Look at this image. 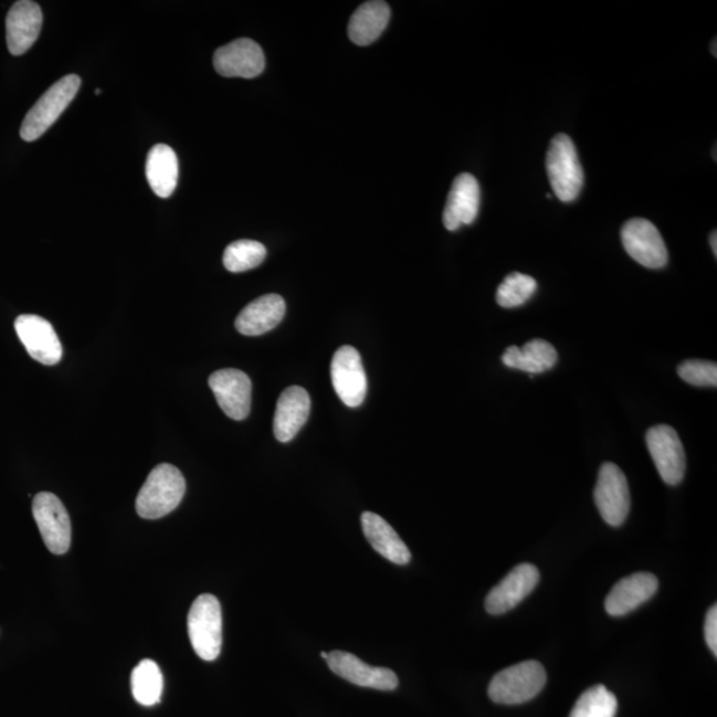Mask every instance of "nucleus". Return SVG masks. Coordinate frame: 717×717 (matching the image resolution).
<instances>
[{"label": "nucleus", "mask_w": 717, "mask_h": 717, "mask_svg": "<svg viewBox=\"0 0 717 717\" xmlns=\"http://www.w3.org/2000/svg\"><path fill=\"white\" fill-rule=\"evenodd\" d=\"M482 202V189L475 176L462 173L452 183L446 200L443 222L450 232H456L463 225H471L478 215Z\"/></svg>", "instance_id": "17"}, {"label": "nucleus", "mask_w": 717, "mask_h": 717, "mask_svg": "<svg viewBox=\"0 0 717 717\" xmlns=\"http://www.w3.org/2000/svg\"><path fill=\"white\" fill-rule=\"evenodd\" d=\"M335 392L347 407L363 404L367 394V377L360 354L352 346L340 347L331 363Z\"/></svg>", "instance_id": "10"}, {"label": "nucleus", "mask_w": 717, "mask_h": 717, "mask_svg": "<svg viewBox=\"0 0 717 717\" xmlns=\"http://www.w3.org/2000/svg\"><path fill=\"white\" fill-rule=\"evenodd\" d=\"M704 635H706V642L714 655L717 656V608L713 607L709 609L706 616V623H704Z\"/></svg>", "instance_id": "30"}, {"label": "nucleus", "mask_w": 717, "mask_h": 717, "mask_svg": "<svg viewBox=\"0 0 717 717\" xmlns=\"http://www.w3.org/2000/svg\"><path fill=\"white\" fill-rule=\"evenodd\" d=\"M361 528L367 541L381 557L394 565L410 563L412 558L410 549L383 517L365 512L361 515Z\"/></svg>", "instance_id": "21"}, {"label": "nucleus", "mask_w": 717, "mask_h": 717, "mask_svg": "<svg viewBox=\"0 0 717 717\" xmlns=\"http://www.w3.org/2000/svg\"><path fill=\"white\" fill-rule=\"evenodd\" d=\"M677 375L695 387H716L717 366L715 361L690 359L677 367Z\"/></svg>", "instance_id": "29"}, {"label": "nucleus", "mask_w": 717, "mask_h": 717, "mask_svg": "<svg viewBox=\"0 0 717 717\" xmlns=\"http://www.w3.org/2000/svg\"><path fill=\"white\" fill-rule=\"evenodd\" d=\"M15 331L30 357L44 366H55L63 357V347L55 328L39 315L24 314L15 320Z\"/></svg>", "instance_id": "11"}, {"label": "nucleus", "mask_w": 717, "mask_h": 717, "mask_svg": "<svg viewBox=\"0 0 717 717\" xmlns=\"http://www.w3.org/2000/svg\"><path fill=\"white\" fill-rule=\"evenodd\" d=\"M286 314L285 299L278 294H267L249 304L235 319V328L246 337L272 331Z\"/></svg>", "instance_id": "20"}, {"label": "nucleus", "mask_w": 717, "mask_h": 717, "mask_svg": "<svg viewBox=\"0 0 717 717\" xmlns=\"http://www.w3.org/2000/svg\"><path fill=\"white\" fill-rule=\"evenodd\" d=\"M32 515L52 555H65L71 546V519L61 499L49 492L39 493L32 503Z\"/></svg>", "instance_id": "7"}, {"label": "nucleus", "mask_w": 717, "mask_h": 717, "mask_svg": "<svg viewBox=\"0 0 717 717\" xmlns=\"http://www.w3.org/2000/svg\"><path fill=\"white\" fill-rule=\"evenodd\" d=\"M164 677L159 664L146 660L137 664L131 673V694L138 704L152 707L161 699Z\"/></svg>", "instance_id": "25"}, {"label": "nucleus", "mask_w": 717, "mask_h": 717, "mask_svg": "<svg viewBox=\"0 0 717 717\" xmlns=\"http://www.w3.org/2000/svg\"><path fill=\"white\" fill-rule=\"evenodd\" d=\"M266 247L262 243L240 240L229 245L223 253V265L230 273H243L259 267L266 259Z\"/></svg>", "instance_id": "26"}, {"label": "nucleus", "mask_w": 717, "mask_h": 717, "mask_svg": "<svg viewBox=\"0 0 717 717\" xmlns=\"http://www.w3.org/2000/svg\"><path fill=\"white\" fill-rule=\"evenodd\" d=\"M217 403L230 419L241 421L249 417L252 408V380L245 372L226 368L209 378Z\"/></svg>", "instance_id": "12"}, {"label": "nucleus", "mask_w": 717, "mask_h": 717, "mask_svg": "<svg viewBox=\"0 0 717 717\" xmlns=\"http://www.w3.org/2000/svg\"><path fill=\"white\" fill-rule=\"evenodd\" d=\"M558 352L549 341L533 339L524 347L510 346L503 355V363L515 370L542 373L557 365Z\"/></svg>", "instance_id": "24"}, {"label": "nucleus", "mask_w": 717, "mask_h": 717, "mask_svg": "<svg viewBox=\"0 0 717 717\" xmlns=\"http://www.w3.org/2000/svg\"><path fill=\"white\" fill-rule=\"evenodd\" d=\"M328 667L334 674L344 677L355 686L379 690H393L399 686L397 674L390 668L372 667L361 662L358 656L345 651H333L326 657Z\"/></svg>", "instance_id": "13"}, {"label": "nucleus", "mask_w": 717, "mask_h": 717, "mask_svg": "<svg viewBox=\"0 0 717 717\" xmlns=\"http://www.w3.org/2000/svg\"><path fill=\"white\" fill-rule=\"evenodd\" d=\"M538 582L539 571L536 566L530 563L516 566L486 597V611L492 615L508 613L536 589Z\"/></svg>", "instance_id": "14"}, {"label": "nucleus", "mask_w": 717, "mask_h": 717, "mask_svg": "<svg viewBox=\"0 0 717 717\" xmlns=\"http://www.w3.org/2000/svg\"><path fill=\"white\" fill-rule=\"evenodd\" d=\"M390 6L380 0L359 6L348 23V38L361 48L378 41L390 22Z\"/></svg>", "instance_id": "22"}, {"label": "nucleus", "mask_w": 717, "mask_h": 717, "mask_svg": "<svg viewBox=\"0 0 717 717\" xmlns=\"http://www.w3.org/2000/svg\"><path fill=\"white\" fill-rule=\"evenodd\" d=\"M187 483L180 470L160 464L150 472L136 498L137 515L146 519L166 517L182 502Z\"/></svg>", "instance_id": "1"}, {"label": "nucleus", "mask_w": 717, "mask_h": 717, "mask_svg": "<svg viewBox=\"0 0 717 717\" xmlns=\"http://www.w3.org/2000/svg\"><path fill=\"white\" fill-rule=\"evenodd\" d=\"M621 239L628 254L647 268H663L668 262V250L653 222L633 219L624 223Z\"/></svg>", "instance_id": "9"}, {"label": "nucleus", "mask_w": 717, "mask_h": 717, "mask_svg": "<svg viewBox=\"0 0 717 717\" xmlns=\"http://www.w3.org/2000/svg\"><path fill=\"white\" fill-rule=\"evenodd\" d=\"M81 85V77L67 75L45 91V94L39 98L34 107L24 117L21 128L23 140L32 143L42 137L74 101Z\"/></svg>", "instance_id": "4"}, {"label": "nucleus", "mask_w": 717, "mask_h": 717, "mask_svg": "<svg viewBox=\"0 0 717 717\" xmlns=\"http://www.w3.org/2000/svg\"><path fill=\"white\" fill-rule=\"evenodd\" d=\"M95 94H96V95H101V94H102V89H96Z\"/></svg>", "instance_id": "34"}, {"label": "nucleus", "mask_w": 717, "mask_h": 717, "mask_svg": "<svg viewBox=\"0 0 717 717\" xmlns=\"http://www.w3.org/2000/svg\"><path fill=\"white\" fill-rule=\"evenodd\" d=\"M709 243H710V247H713V252L715 256H717V233L716 232L710 234Z\"/></svg>", "instance_id": "31"}, {"label": "nucleus", "mask_w": 717, "mask_h": 717, "mask_svg": "<svg viewBox=\"0 0 717 717\" xmlns=\"http://www.w3.org/2000/svg\"><path fill=\"white\" fill-rule=\"evenodd\" d=\"M188 633L194 653L202 661L213 662L221 654L222 610L212 594H202L193 602L188 615Z\"/></svg>", "instance_id": "5"}, {"label": "nucleus", "mask_w": 717, "mask_h": 717, "mask_svg": "<svg viewBox=\"0 0 717 717\" xmlns=\"http://www.w3.org/2000/svg\"><path fill=\"white\" fill-rule=\"evenodd\" d=\"M538 283L533 276L512 273L497 288V304L504 308H515L526 304L537 292Z\"/></svg>", "instance_id": "28"}, {"label": "nucleus", "mask_w": 717, "mask_h": 717, "mask_svg": "<svg viewBox=\"0 0 717 717\" xmlns=\"http://www.w3.org/2000/svg\"><path fill=\"white\" fill-rule=\"evenodd\" d=\"M594 502L603 521L610 526H621L630 512V489L626 476L620 466L604 463L598 473Z\"/></svg>", "instance_id": "6"}, {"label": "nucleus", "mask_w": 717, "mask_h": 717, "mask_svg": "<svg viewBox=\"0 0 717 717\" xmlns=\"http://www.w3.org/2000/svg\"><path fill=\"white\" fill-rule=\"evenodd\" d=\"M716 39L714 41V45H710V52H714V56H717V51H716Z\"/></svg>", "instance_id": "32"}, {"label": "nucleus", "mask_w": 717, "mask_h": 717, "mask_svg": "<svg viewBox=\"0 0 717 717\" xmlns=\"http://www.w3.org/2000/svg\"><path fill=\"white\" fill-rule=\"evenodd\" d=\"M546 170L552 192L559 200L572 202L578 199L584 173L574 143L568 135L559 134L552 138L546 155Z\"/></svg>", "instance_id": "2"}, {"label": "nucleus", "mask_w": 717, "mask_h": 717, "mask_svg": "<svg viewBox=\"0 0 717 717\" xmlns=\"http://www.w3.org/2000/svg\"><path fill=\"white\" fill-rule=\"evenodd\" d=\"M312 410L310 394L305 388L288 387L276 403L273 430L276 440L288 443L306 424Z\"/></svg>", "instance_id": "19"}, {"label": "nucleus", "mask_w": 717, "mask_h": 717, "mask_svg": "<svg viewBox=\"0 0 717 717\" xmlns=\"http://www.w3.org/2000/svg\"><path fill=\"white\" fill-rule=\"evenodd\" d=\"M320 655H321V657H324V660L326 661V657H327L328 654L325 653V651H324V653H321Z\"/></svg>", "instance_id": "33"}, {"label": "nucleus", "mask_w": 717, "mask_h": 717, "mask_svg": "<svg viewBox=\"0 0 717 717\" xmlns=\"http://www.w3.org/2000/svg\"><path fill=\"white\" fill-rule=\"evenodd\" d=\"M43 12L41 6L31 0L12 4L6 19V38L12 55L21 56L28 52L41 35Z\"/></svg>", "instance_id": "16"}, {"label": "nucleus", "mask_w": 717, "mask_h": 717, "mask_svg": "<svg viewBox=\"0 0 717 717\" xmlns=\"http://www.w3.org/2000/svg\"><path fill=\"white\" fill-rule=\"evenodd\" d=\"M214 68L221 76L253 78L265 70V55L252 39H236L215 51Z\"/></svg>", "instance_id": "15"}, {"label": "nucleus", "mask_w": 717, "mask_h": 717, "mask_svg": "<svg viewBox=\"0 0 717 717\" xmlns=\"http://www.w3.org/2000/svg\"><path fill=\"white\" fill-rule=\"evenodd\" d=\"M146 172L155 194L169 199L179 181V159L175 150L166 144H157L148 154Z\"/></svg>", "instance_id": "23"}, {"label": "nucleus", "mask_w": 717, "mask_h": 717, "mask_svg": "<svg viewBox=\"0 0 717 717\" xmlns=\"http://www.w3.org/2000/svg\"><path fill=\"white\" fill-rule=\"evenodd\" d=\"M646 444L663 482L681 484L686 475V453L674 428L664 424L650 428Z\"/></svg>", "instance_id": "8"}, {"label": "nucleus", "mask_w": 717, "mask_h": 717, "mask_svg": "<svg viewBox=\"0 0 717 717\" xmlns=\"http://www.w3.org/2000/svg\"><path fill=\"white\" fill-rule=\"evenodd\" d=\"M546 679L548 676L541 663L536 661L518 663L516 666L499 671L493 677L488 695L497 704L516 706L535 699L544 689Z\"/></svg>", "instance_id": "3"}, {"label": "nucleus", "mask_w": 717, "mask_h": 717, "mask_svg": "<svg viewBox=\"0 0 717 717\" xmlns=\"http://www.w3.org/2000/svg\"><path fill=\"white\" fill-rule=\"evenodd\" d=\"M616 710V696L604 686H594L580 696L570 717H615Z\"/></svg>", "instance_id": "27"}, {"label": "nucleus", "mask_w": 717, "mask_h": 717, "mask_svg": "<svg viewBox=\"0 0 717 717\" xmlns=\"http://www.w3.org/2000/svg\"><path fill=\"white\" fill-rule=\"evenodd\" d=\"M660 581L651 572H634L620 582L604 601V609L611 616H623L642 607L656 594Z\"/></svg>", "instance_id": "18"}]
</instances>
